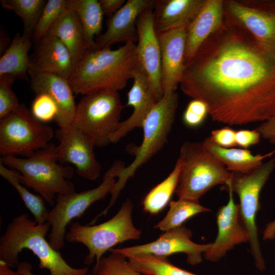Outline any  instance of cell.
Returning a JSON list of instances; mask_svg holds the SVG:
<instances>
[{
  "instance_id": "obj_1",
  "label": "cell",
  "mask_w": 275,
  "mask_h": 275,
  "mask_svg": "<svg viewBox=\"0 0 275 275\" xmlns=\"http://www.w3.org/2000/svg\"><path fill=\"white\" fill-rule=\"evenodd\" d=\"M244 29L224 24L185 63L179 85L184 94L207 104L213 121L229 125L263 122L275 115V45Z\"/></svg>"
},
{
  "instance_id": "obj_2",
  "label": "cell",
  "mask_w": 275,
  "mask_h": 275,
  "mask_svg": "<svg viewBox=\"0 0 275 275\" xmlns=\"http://www.w3.org/2000/svg\"><path fill=\"white\" fill-rule=\"evenodd\" d=\"M139 65L135 43H125L116 49L90 48L75 65L68 81L76 94L118 92L133 78Z\"/></svg>"
},
{
  "instance_id": "obj_3",
  "label": "cell",
  "mask_w": 275,
  "mask_h": 275,
  "mask_svg": "<svg viewBox=\"0 0 275 275\" xmlns=\"http://www.w3.org/2000/svg\"><path fill=\"white\" fill-rule=\"evenodd\" d=\"M50 230L48 222L39 224L27 213L14 217L0 238V260L10 266L19 264L18 255L22 250L32 251L39 260L40 269H46L49 275H86L89 268H73L45 239Z\"/></svg>"
},
{
  "instance_id": "obj_4",
  "label": "cell",
  "mask_w": 275,
  "mask_h": 275,
  "mask_svg": "<svg viewBox=\"0 0 275 275\" xmlns=\"http://www.w3.org/2000/svg\"><path fill=\"white\" fill-rule=\"evenodd\" d=\"M55 147L50 144L28 157L6 155L0 159V163L19 172L22 184L32 188L52 207L58 195L75 191L73 183L69 180L74 170L58 163Z\"/></svg>"
},
{
  "instance_id": "obj_5",
  "label": "cell",
  "mask_w": 275,
  "mask_h": 275,
  "mask_svg": "<svg viewBox=\"0 0 275 275\" xmlns=\"http://www.w3.org/2000/svg\"><path fill=\"white\" fill-rule=\"evenodd\" d=\"M178 102V95L175 92L163 95L153 106L143 123V139L135 150L134 159L117 175L106 212L114 205L127 180L166 144L174 122Z\"/></svg>"
},
{
  "instance_id": "obj_6",
  "label": "cell",
  "mask_w": 275,
  "mask_h": 275,
  "mask_svg": "<svg viewBox=\"0 0 275 275\" xmlns=\"http://www.w3.org/2000/svg\"><path fill=\"white\" fill-rule=\"evenodd\" d=\"M178 158L181 169L175 194L178 198L199 199L217 185H225L232 172L202 143L186 141L182 145Z\"/></svg>"
},
{
  "instance_id": "obj_7",
  "label": "cell",
  "mask_w": 275,
  "mask_h": 275,
  "mask_svg": "<svg viewBox=\"0 0 275 275\" xmlns=\"http://www.w3.org/2000/svg\"><path fill=\"white\" fill-rule=\"evenodd\" d=\"M132 203L129 199H126L118 212L105 222L92 226L73 223L66 232L65 241L85 245L89 253L85 257L84 264L90 265L95 259V265H97L103 254L116 245L140 238L141 231L132 222Z\"/></svg>"
},
{
  "instance_id": "obj_8",
  "label": "cell",
  "mask_w": 275,
  "mask_h": 275,
  "mask_svg": "<svg viewBox=\"0 0 275 275\" xmlns=\"http://www.w3.org/2000/svg\"><path fill=\"white\" fill-rule=\"evenodd\" d=\"M123 108L117 91L103 90L84 95L76 106L72 124L88 136L95 146L104 147L111 143Z\"/></svg>"
},
{
  "instance_id": "obj_9",
  "label": "cell",
  "mask_w": 275,
  "mask_h": 275,
  "mask_svg": "<svg viewBox=\"0 0 275 275\" xmlns=\"http://www.w3.org/2000/svg\"><path fill=\"white\" fill-rule=\"evenodd\" d=\"M124 167L121 161H116L97 187L80 193L57 196L54 206L49 211L47 221L50 225L49 242L55 250L58 251L64 246L66 227L70 222L81 217L94 202L111 194L117 181L115 178Z\"/></svg>"
},
{
  "instance_id": "obj_10",
  "label": "cell",
  "mask_w": 275,
  "mask_h": 275,
  "mask_svg": "<svg viewBox=\"0 0 275 275\" xmlns=\"http://www.w3.org/2000/svg\"><path fill=\"white\" fill-rule=\"evenodd\" d=\"M275 168V157L249 173L232 172L231 179L225 185L236 193L239 199L241 222L248 232L251 252L256 268H266L258 238L256 217L260 208L261 190Z\"/></svg>"
},
{
  "instance_id": "obj_11",
  "label": "cell",
  "mask_w": 275,
  "mask_h": 275,
  "mask_svg": "<svg viewBox=\"0 0 275 275\" xmlns=\"http://www.w3.org/2000/svg\"><path fill=\"white\" fill-rule=\"evenodd\" d=\"M52 128L36 119L24 104L0 121V154L32 156L50 144Z\"/></svg>"
},
{
  "instance_id": "obj_12",
  "label": "cell",
  "mask_w": 275,
  "mask_h": 275,
  "mask_svg": "<svg viewBox=\"0 0 275 275\" xmlns=\"http://www.w3.org/2000/svg\"><path fill=\"white\" fill-rule=\"evenodd\" d=\"M191 231L182 226L164 232L158 239L151 242L128 248H112L109 251L126 258L140 254L167 257L176 253H184L188 263L195 266L202 261V253L211 248L212 243L198 244L191 241Z\"/></svg>"
},
{
  "instance_id": "obj_13",
  "label": "cell",
  "mask_w": 275,
  "mask_h": 275,
  "mask_svg": "<svg viewBox=\"0 0 275 275\" xmlns=\"http://www.w3.org/2000/svg\"><path fill=\"white\" fill-rule=\"evenodd\" d=\"M59 144L55 147L58 161L69 163L75 166L79 176L90 180L97 179L101 166L96 159L95 145L86 134L72 124L57 131Z\"/></svg>"
},
{
  "instance_id": "obj_14",
  "label": "cell",
  "mask_w": 275,
  "mask_h": 275,
  "mask_svg": "<svg viewBox=\"0 0 275 275\" xmlns=\"http://www.w3.org/2000/svg\"><path fill=\"white\" fill-rule=\"evenodd\" d=\"M138 61L146 73L151 90L157 101L163 96L160 47L155 29L152 8L144 11L136 22Z\"/></svg>"
},
{
  "instance_id": "obj_15",
  "label": "cell",
  "mask_w": 275,
  "mask_h": 275,
  "mask_svg": "<svg viewBox=\"0 0 275 275\" xmlns=\"http://www.w3.org/2000/svg\"><path fill=\"white\" fill-rule=\"evenodd\" d=\"M226 187L229 201L216 213L217 235L211 248L204 253L205 258L211 262L218 261L235 245L249 241L248 232L240 220L239 205L234 202L231 189Z\"/></svg>"
},
{
  "instance_id": "obj_16",
  "label": "cell",
  "mask_w": 275,
  "mask_h": 275,
  "mask_svg": "<svg viewBox=\"0 0 275 275\" xmlns=\"http://www.w3.org/2000/svg\"><path fill=\"white\" fill-rule=\"evenodd\" d=\"M187 25L157 33L159 41L163 95L176 92L185 69Z\"/></svg>"
},
{
  "instance_id": "obj_17",
  "label": "cell",
  "mask_w": 275,
  "mask_h": 275,
  "mask_svg": "<svg viewBox=\"0 0 275 275\" xmlns=\"http://www.w3.org/2000/svg\"><path fill=\"white\" fill-rule=\"evenodd\" d=\"M225 7L257 40L275 45V1L255 2L252 6L231 0Z\"/></svg>"
},
{
  "instance_id": "obj_18",
  "label": "cell",
  "mask_w": 275,
  "mask_h": 275,
  "mask_svg": "<svg viewBox=\"0 0 275 275\" xmlns=\"http://www.w3.org/2000/svg\"><path fill=\"white\" fill-rule=\"evenodd\" d=\"M154 1L128 0L107 21L106 30L99 35L95 48L111 47L114 44L138 41L136 22L146 10L153 8Z\"/></svg>"
},
{
  "instance_id": "obj_19",
  "label": "cell",
  "mask_w": 275,
  "mask_h": 275,
  "mask_svg": "<svg viewBox=\"0 0 275 275\" xmlns=\"http://www.w3.org/2000/svg\"><path fill=\"white\" fill-rule=\"evenodd\" d=\"M133 84L127 93V106L133 111L125 120L120 121L110 138L111 143H116L136 128H142L143 123L158 101L153 95L147 76L140 63L134 73Z\"/></svg>"
},
{
  "instance_id": "obj_20",
  "label": "cell",
  "mask_w": 275,
  "mask_h": 275,
  "mask_svg": "<svg viewBox=\"0 0 275 275\" xmlns=\"http://www.w3.org/2000/svg\"><path fill=\"white\" fill-rule=\"evenodd\" d=\"M30 84L36 94L49 95L56 102L59 109L55 120L60 129L71 125L74 120L76 106L73 92L68 80L52 73L30 70Z\"/></svg>"
},
{
  "instance_id": "obj_21",
  "label": "cell",
  "mask_w": 275,
  "mask_h": 275,
  "mask_svg": "<svg viewBox=\"0 0 275 275\" xmlns=\"http://www.w3.org/2000/svg\"><path fill=\"white\" fill-rule=\"evenodd\" d=\"M30 58V70L57 75L69 79L74 65L71 54L57 37L48 34L34 42Z\"/></svg>"
},
{
  "instance_id": "obj_22",
  "label": "cell",
  "mask_w": 275,
  "mask_h": 275,
  "mask_svg": "<svg viewBox=\"0 0 275 275\" xmlns=\"http://www.w3.org/2000/svg\"><path fill=\"white\" fill-rule=\"evenodd\" d=\"M225 2L205 0L186 29L185 63L191 60L203 43L224 25Z\"/></svg>"
},
{
  "instance_id": "obj_23",
  "label": "cell",
  "mask_w": 275,
  "mask_h": 275,
  "mask_svg": "<svg viewBox=\"0 0 275 275\" xmlns=\"http://www.w3.org/2000/svg\"><path fill=\"white\" fill-rule=\"evenodd\" d=\"M205 1H154L153 18L156 33L188 25L198 13Z\"/></svg>"
},
{
  "instance_id": "obj_24",
  "label": "cell",
  "mask_w": 275,
  "mask_h": 275,
  "mask_svg": "<svg viewBox=\"0 0 275 275\" xmlns=\"http://www.w3.org/2000/svg\"><path fill=\"white\" fill-rule=\"evenodd\" d=\"M48 34L58 38L67 48L72 57L74 68L86 51L90 49L78 17L68 5L51 28Z\"/></svg>"
},
{
  "instance_id": "obj_25",
  "label": "cell",
  "mask_w": 275,
  "mask_h": 275,
  "mask_svg": "<svg viewBox=\"0 0 275 275\" xmlns=\"http://www.w3.org/2000/svg\"><path fill=\"white\" fill-rule=\"evenodd\" d=\"M202 144L214 155L230 172L249 173L263 163V160L275 153L273 151L265 155L253 154L248 149L243 148H223L213 143L206 138Z\"/></svg>"
},
{
  "instance_id": "obj_26",
  "label": "cell",
  "mask_w": 275,
  "mask_h": 275,
  "mask_svg": "<svg viewBox=\"0 0 275 275\" xmlns=\"http://www.w3.org/2000/svg\"><path fill=\"white\" fill-rule=\"evenodd\" d=\"M32 39L19 33L15 35L10 46L0 59V75H7L14 79L30 81L28 73L30 66L29 51Z\"/></svg>"
},
{
  "instance_id": "obj_27",
  "label": "cell",
  "mask_w": 275,
  "mask_h": 275,
  "mask_svg": "<svg viewBox=\"0 0 275 275\" xmlns=\"http://www.w3.org/2000/svg\"><path fill=\"white\" fill-rule=\"evenodd\" d=\"M68 5L77 15L90 48H95L94 36L102 30L104 15L99 1L68 0Z\"/></svg>"
},
{
  "instance_id": "obj_28",
  "label": "cell",
  "mask_w": 275,
  "mask_h": 275,
  "mask_svg": "<svg viewBox=\"0 0 275 275\" xmlns=\"http://www.w3.org/2000/svg\"><path fill=\"white\" fill-rule=\"evenodd\" d=\"M181 169V162L178 158L168 176L154 187L144 198L142 204L145 212L151 214H157L170 202L178 184Z\"/></svg>"
},
{
  "instance_id": "obj_29",
  "label": "cell",
  "mask_w": 275,
  "mask_h": 275,
  "mask_svg": "<svg viewBox=\"0 0 275 275\" xmlns=\"http://www.w3.org/2000/svg\"><path fill=\"white\" fill-rule=\"evenodd\" d=\"M210 210L202 206L199 200L178 198L169 203V209L165 217L154 228L163 232L182 227V224L193 216Z\"/></svg>"
},
{
  "instance_id": "obj_30",
  "label": "cell",
  "mask_w": 275,
  "mask_h": 275,
  "mask_svg": "<svg viewBox=\"0 0 275 275\" xmlns=\"http://www.w3.org/2000/svg\"><path fill=\"white\" fill-rule=\"evenodd\" d=\"M0 175L16 189L38 224L47 222L49 211L46 207L44 200L41 196L31 193L22 185L19 173L10 170L0 163Z\"/></svg>"
},
{
  "instance_id": "obj_31",
  "label": "cell",
  "mask_w": 275,
  "mask_h": 275,
  "mask_svg": "<svg viewBox=\"0 0 275 275\" xmlns=\"http://www.w3.org/2000/svg\"><path fill=\"white\" fill-rule=\"evenodd\" d=\"M126 258L132 267L143 275H199L176 266L167 257L140 254Z\"/></svg>"
},
{
  "instance_id": "obj_32",
  "label": "cell",
  "mask_w": 275,
  "mask_h": 275,
  "mask_svg": "<svg viewBox=\"0 0 275 275\" xmlns=\"http://www.w3.org/2000/svg\"><path fill=\"white\" fill-rule=\"evenodd\" d=\"M2 7L13 11L23 23L22 35L33 40V34L43 9L45 0H1Z\"/></svg>"
},
{
  "instance_id": "obj_33",
  "label": "cell",
  "mask_w": 275,
  "mask_h": 275,
  "mask_svg": "<svg viewBox=\"0 0 275 275\" xmlns=\"http://www.w3.org/2000/svg\"><path fill=\"white\" fill-rule=\"evenodd\" d=\"M68 7V0H48L36 25L33 37L34 42L47 35L52 25Z\"/></svg>"
},
{
  "instance_id": "obj_34",
  "label": "cell",
  "mask_w": 275,
  "mask_h": 275,
  "mask_svg": "<svg viewBox=\"0 0 275 275\" xmlns=\"http://www.w3.org/2000/svg\"><path fill=\"white\" fill-rule=\"evenodd\" d=\"M92 274L94 275H142L130 264L124 256L112 253L103 257L97 265H94Z\"/></svg>"
},
{
  "instance_id": "obj_35",
  "label": "cell",
  "mask_w": 275,
  "mask_h": 275,
  "mask_svg": "<svg viewBox=\"0 0 275 275\" xmlns=\"http://www.w3.org/2000/svg\"><path fill=\"white\" fill-rule=\"evenodd\" d=\"M30 110L33 116L43 123L55 120L59 112L56 102L44 93L36 94Z\"/></svg>"
},
{
  "instance_id": "obj_36",
  "label": "cell",
  "mask_w": 275,
  "mask_h": 275,
  "mask_svg": "<svg viewBox=\"0 0 275 275\" xmlns=\"http://www.w3.org/2000/svg\"><path fill=\"white\" fill-rule=\"evenodd\" d=\"M14 78L7 75H0V119L8 116L20 105L12 89Z\"/></svg>"
},
{
  "instance_id": "obj_37",
  "label": "cell",
  "mask_w": 275,
  "mask_h": 275,
  "mask_svg": "<svg viewBox=\"0 0 275 275\" xmlns=\"http://www.w3.org/2000/svg\"><path fill=\"white\" fill-rule=\"evenodd\" d=\"M209 108L204 101L193 99L187 104L182 116L183 123L190 128H196L202 125L207 116Z\"/></svg>"
},
{
  "instance_id": "obj_38",
  "label": "cell",
  "mask_w": 275,
  "mask_h": 275,
  "mask_svg": "<svg viewBox=\"0 0 275 275\" xmlns=\"http://www.w3.org/2000/svg\"><path fill=\"white\" fill-rule=\"evenodd\" d=\"M209 138L213 143L223 148H233L237 146L236 130L229 126L212 130Z\"/></svg>"
},
{
  "instance_id": "obj_39",
  "label": "cell",
  "mask_w": 275,
  "mask_h": 275,
  "mask_svg": "<svg viewBox=\"0 0 275 275\" xmlns=\"http://www.w3.org/2000/svg\"><path fill=\"white\" fill-rule=\"evenodd\" d=\"M261 138V134L256 128L236 131V145L243 149H248L249 147L258 144Z\"/></svg>"
},
{
  "instance_id": "obj_40",
  "label": "cell",
  "mask_w": 275,
  "mask_h": 275,
  "mask_svg": "<svg viewBox=\"0 0 275 275\" xmlns=\"http://www.w3.org/2000/svg\"><path fill=\"white\" fill-rule=\"evenodd\" d=\"M256 129L261 138L275 145V115L262 122Z\"/></svg>"
},
{
  "instance_id": "obj_41",
  "label": "cell",
  "mask_w": 275,
  "mask_h": 275,
  "mask_svg": "<svg viewBox=\"0 0 275 275\" xmlns=\"http://www.w3.org/2000/svg\"><path fill=\"white\" fill-rule=\"evenodd\" d=\"M104 15L109 18L117 12L125 3L124 0H99Z\"/></svg>"
},
{
  "instance_id": "obj_42",
  "label": "cell",
  "mask_w": 275,
  "mask_h": 275,
  "mask_svg": "<svg viewBox=\"0 0 275 275\" xmlns=\"http://www.w3.org/2000/svg\"><path fill=\"white\" fill-rule=\"evenodd\" d=\"M32 266L28 262L24 261L19 263L16 271L20 275H35L32 272ZM86 275H94L87 273Z\"/></svg>"
},
{
  "instance_id": "obj_43",
  "label": "cell",
  "mask_w": 275,
  "mask_h": 275,
  "mask_svg": "<svg viewBox=\"0 0 275 275\" xmlns=\"http://www.w3.org/2000/svg\"><path fill=\"white\" fill-rule=\"evenodd\" d=\"M275 239V219L267 224L263 232V240H272Z\"/></svg>"
},
{
  "instance_id": "obj_44",
  "label": "cell",
  "mask_w": 275,
  "mask_h": 275,
  "mask_svg": "<svg viewBox=\"0 0 275 275\" xmlns=\"http://www.w3.org/2000/svg\"><path fill=\"white\" fill-rule=\"evenodd\" d=\"M0 275H20L18 272L10 268V266L5 262L0 260Z\"/></svg>"
}]
</instances>
